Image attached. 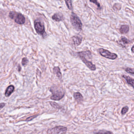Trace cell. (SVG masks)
Here are the masks:
<instances>
[{"label":"cell","mask_w":134,"mask_h":134,"mask_svg":"<svg viewBox=\"0 0 134 134\" xmlns=\"http://www.w3.org/2000/svg\"><path fill=\"white\" fill-rule=\"evenodd\" d=\"M77 55L78 57L80 58L82 62L85 64L92 71H95L96 69V67L95 65L93 64L92 62L88 61L86 59V57L90 58L89 56V53L88 51H82L77 53Z\"/></svg>","instance_id":"1"},{"label":"cell","mask_w":134,"mask_h":134,"mask_svg":"<svg viewBox=\"0 0 134 134\" xmlns=\"http://www.w3.org/2000/svg\"><path fill=\"white\" fill-rule=\"evenodd\" d=\"M50 91L53 94L50 97L51 100L59 101L61 100L64 97L65 93L61 88L53 87L50 89Z\"/></svg>","instance_id":"2"},{"label":"cell","mask_w":134,"mask_h":134,"mask_svg":"<svg viewBox=\"0 0 134 134\" xmlns=\"http://www.w3.org/2000/svg\"><path fill=\"white\" fill-rule=\"evenodd\" d=\"M70 21L74 28L78 31L82 30V23L78 16L75 13H72L70 16Z\"/></svg>","instance_id":"3"},{"label":"cell","mask_w":134,"mask_h":134,"mask_svg":"<svg viewBox=\"0 0 134 134\" xmlns=\"http://www.w3.org/2000/svg\"><path fill=\"white\" fill-rule=\"evenodd\" d=\"M9 16L11 19L14 20L15 22L19 24H23L25 23V18L21 13L15 12H10Z\"/></svg>","instance_id":"4"},{"label":"cell","mask_w":134,"mask_h":134,"mask_svg":"<svg viewBox=\"0 0 134 134\" xmlns=\"http://www.w3.org/2000/svg\"><path fill=\"white\" fill-rule=\"evenodd\" d=\"M67 129L63 126H57L53 128L49 129L47 131L48 134H65L67 133Z\"/></svg>","instance_id":"5"},{"label":"cell","mask_w":134,"mask_h":134,"mask_svg":"<svg viewBox=\"0 0 134 134\" xmlns=\"http://www.w3.org/2000/svg\"><path fill=\"white\" fill-rule=\"evenodd\" d=\"M98 52L101 55L109 59L115 60L118 57L117 55L115 53H111L108 50L103 48H101L98 49Z\"/></svg>","instance_id":"6"},{"label":"cell","mask_w":134,"mask_h":134,"mask_svg":"<svg viewBox=\"0 0 134 134\" xmlns=\"http://www.w3.org/2000/svg\"><path fill=\"white\" fill-rule=\"evenodd\" d=\"M34 27L36 32L42 36L46 35L44 25L40 21L38 20L35 21Z\"/></svg>","instance_id":"7"},{"label":"cell","mask_w":134,"mask_h":134,"mask_svg":"<svg viewBox=\"0 0 134 134\" xmlns=\"http://www.w3.org/2000/svg\"><path fill=\"white\" fill-rule=\"evenodd\" d=\"M52 19L56 22L63 21L64 20L63 15L61 13H55L52 16Z\"/></svg>","instance_id":"8"},{"label":"cell","mask_w":134,"mask_h":134,"mask_svg":"<svg viewBox=\"0 0 134 134\" xmlns=\"http://www.w3.org/2000/svg\"><path fill=\"white\" fill-rule=\"evenodd\" d=\"M122 77L126 80L127 82L129 85L131 86L134 88V80L133 79L129 76H127L126 75H123Z\"/></svg>","instance_id":"9"},{"label":"cell","mask_w":134,"mask_h":134,"mask_svg":"<svg viewBox=\"0 0 134 134\" xmlns=\"http://www.w3.org/2000/svg\"><path fill=\"white\" fill-rule=\"evenodd\" d=\"M73 96L77 102H81L83 100V97L82 94L80 93L79 92L74 93Z\"/></svg>","instance_id":"10"},{"label":"cell","mask_w":134,"mask_h":134,"mask_svg":"<svg viewBox=\"0 0 134 134\" xmlns=\"http://www.w3.org/2000/svg\"><path fill=\"white\" fill-rule=\"evenodd\" d=\"M72 39L74 44L76 46L80 45V44L82 43V38L78 36H74L72 37Z\"/></svg>","instance_id":"11"},{"label":"cell","mask_w":134,"mask_h":134,"mask_svg":"<svg viewBox=\"0 0 134 134\" xmlns=\"http://www.w3.org/2000/svg\"><path fill=\"white\" fill-rule=\"evenodd\" d=\"M130 27L127 25H123L120 28V31L122 34H126L129 32Z\"/></svg>","instance_id":"12"},{"label":"cell","mask_w":134,"mask_h":134,"mask_svg":"<svg viewBox=\"0 0 134 134\" xmlns=\"http://www.w3.org/2000/svg\"><path fill=\"white\" fill-rule=\"evenodd\" d=\"M53 72L56 74L58 79L61 80L62 79V74L61 72L60 69L59 67H55L53 69Z\"/></svg>","instance_id":"13"},{"label":"cell","mask_w":134,"mask_h":134,"mask_svg":"<svg viewBox=\"0 0 134 134\" xmlns=\"http://www.w3.org/2000/svg\"><path fill=\"white\" fill-rule=\"evenodd\" d=\"M14 87L13 86H9L7 87L6 89V91L5 95L6 97H8L11 95V94L14 91Z\"/></svg>","instance_id":"14"},{"label":"cell","mask_w":134,"mask_h":134,"mask_svg":"<svg viewBox=\"0 0 134 134\" xmlns=\"http://www.w3.org/2000/svg\"><path fill=\"white\" fill-rule=\"evenodd\" d=\"M130 41L127 38L125 37H122L120 38V40L119 41V44H120L122 46L127 45L130 43Z\"/></svg>","instance_id":"15"},{"label":"cell","mask_w":134,"mask_h":134,"mask_svg":"<svg viewBox=\"0 0 134 134\" xmlns=\"http://www.w3.org/2000/svg\"><path fill=\"white\" fill-rule=\"evenodd\" d=\"M65 1L68 8L70 10H72V0H65Z\"/></svg>","instance_id":"16"},{"label":"cell","mask_w":134,"mask_h":134,"mask_svg":"<svg viewBox=\"0 0 134 134\" xmlns=\"http://www.w3.org/2000/svg\"><path fill=\"white\" fill-rule=\"evenodd\" d=\"M95 134H112L111 132L107 131L100 130L94 132Z\"/></svg>","instance_id":"17"},{"label":"cell","mask_w":134,"mask_h":134,"mask_svg":"<svg viewBox=\"0 0 134 134\" xmlns=\"http://www.w3.org/2000/svg\"><path fill=\"white\" fill-rule=\"evenodd\" d=\"M50 105H52V107L58 109H60L61 108V106H60L58 104L56 103V102H50Z\"/></svg>","instance_id":"18"},{"label":"cell","mask_w":134,"mask_h":134,"mask_svg":"<svg viewBox=\"0 0 134 134\" xmlns=\"http://www.w3.org/2000/svg\"><path fill=\"white\" fill-rule=\"evenodd\" d=\"M125 71L127 73H130L133 75H134V69H133L131 68H127L125 69Z\"/></svg>","instance_id":"19"},{"label":"cell","mask_w":134,"mask_h":134,"mask_svg":"<svg viewBox=\"0 0 134 134\" xmlns=\"http://www.w3.org/2000/svg\"><path fill=\"white\" fill-rule=\"evenodd\" d=\"M90 2L95 4L97 5L98 9H101V5L100 3L98 2L97 0H89Z\"/></svg>","instance_id":"20"},{"label":"cell","mask_w":134,"mask_h":134,"mask_svg":"<svg viewBox=\"0 0 134 134\" xmlns=\"http://www.w3.org/2000/svg\"><path fill=\"white\" fill-rule=\"evenodd\" d=\"M128 111V108L127 106L126 107H124L122 109V111H121V113L122 115H124L127 113V112Z\"/></svg>","instance_id":"21"},{"label":"cell","mask_w":134,"mask_h":134,"mask_svg":"<svg viewBox=\"0 0 134 134\" xmlns=\"http://www.w3.org/2000/svg\"><path fill=\"white\" fill-rule=\"evenodd\" d=\"M116 7L117 8V9H116V11H118V10H120L121 8H122V7H121V5L120 4H115L114 6H113V8H116Z\"/></svg>","instance_id":"22"},{"label":"cell","mask_w":134,"mask_h":134,"mask_svg":"<svg viewBox=\"0 0 134 134\" xmlns=\"http://www.w3.org/2000/svg\"><path fill=\"white\" fill-rule=\"evenodd\" d=\"M37 115H34L32 116H30V117L27 118L26 119V122H29V121H31V120H32L34 119L35 118H36V117H37Z\"/></svg>","instance_id":"23"},{"label":"cell","mask_w":134,"mask_h":134,"mask_svg":"<svg viewBox=\"0 0 134 134\" xmlns=\"http://www.w3.org/2000/svg\"><path fill=\"white\" fill-rule=\"evenodd\" d=\"M28 63V60L26 58H24L22 60V64L23 66H25Z\"/></svg>","instance_id":"24"},{"label":"cell","mask_w":134,"mask_h":134,"mask_svg":"<svg viewBox=\"0 0 134 134\" xmlns=\"http://www.w3.org/2000/svg\"><path fill=\"white\" fill-rule=\"evenodd\" d=\"M5 105V104L4 103H1L0 104V110L2 109Z\"/></svg>","instance_id":"25"},{"label":"cell","mask_w":134,"mask_h":134,"mask_svg":"<svg viewBox=\"0 0 134 134\" xmlns=\"http://www.w3.org/2000/svg\"><path fill=\"white\" fill-rule=\"evenodd\" d=\"M134 46H132V48H131V51H132V53H134Z\"/></svg>","instance_id":"26"}]
</instances>
